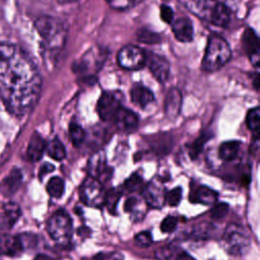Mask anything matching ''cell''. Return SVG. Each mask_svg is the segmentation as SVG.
Here are the masks:
<instances>
[{"mask_svg": "<svg viewBox=\"0 0 260 260\" xmlns=\"http://www.w3.org/2000/svg\"><path fill=\"white\" fill-rule=\"evenodd\" d=\"M116 127L124 132H133L138 126V118L132 111L122 107L113 122Z\"/></svg>", "mask_w": 260, "mask_h": 260, "instance_id": "14", "label": "cell"}, {"mask_svg": "<svg viewBox=\"0 0 260 260\" xmlns=\"http://www.w3.org/2000/svg\"><path fill=\"white\" fill-rule=\"evenodd\" d=\"M35 26L43 40L44 51L49 58H55L62 50L66 39L63 22L55 17L43 15L36 20Z\"/></svg>", "mask_w": 260, "mask_h": 260, "instance_id": "2", "label": "cell"}, {"mask_svg": "<svg viewBox=\"0 0 260 260\" xmlns=\"http://www.w3.org/2000/svg\"><path fill=\"white\" fill-rule=\"evenodd\" d=\"M124 210L128 213H131L132 216L136 218V220H140L143 216V214H141L140 211L144 213L143 209L140 207V202L136 197H130L125 201Z\"/></svg>", "mask_w": 260, "mask_h": 260, "instance_id": "27", "label": "cell"}, {"mask_svg": "<svg viewBox=\"0 0 260 260\" xmlns=\"http://www.w3.org/2000/svg\"><path fill=\"white\" fill-rule=\"evenodd\" d=\"M145 65L158 81L164 82L168 79L170 74V63L166 57L156 53H147Z\"/></svg>", "mask_w": 260, "mask_h": 260, "instance_id": "9", "label": "cell"}, {"mask_svg": "<svg viewBox=\"0 0 260 260\" xmlns=\"http://www.w3.org/2000/svg\"><path fill=\"white\" fill-rule=\"evenodd\" d=\"M155 257L158 260H195L184 250L172 245L159 248L155 252Z\"/></svg>", "mask_w": 260, "mask_h": 260, "instance_id": "19", "label": "cell"}, {"mask_svg": "<svg viewBox=\"0 0 260 260\" xmlns=\"http://www.w3.org/2000/svg\"><path fill=\"white\" fill-rule=\"evenodd\" d=\"M47 153L55 160H62L66 156V150L62 142L58 138L52 139L48 145H46Z\"/></svg>", "mask_w": 260, "mask_h": 260, "instance_id": "25", "label": "cell"}, {"mask_svg": "<svg viewBox=\"0 0 260 260\" xmlns=\"http://www.w3.org/2000/svg\"><path fill=\"white\" fill-rule=\"evenodd\" d=\"M177 219L176 217L174 216H167L160 223V231L162 233H172L176 230V226H177Z\"/></svg>", "mask_w": 260, "mask_h": 260, "instance_id": "36", "label": "cell"}, {"mask_svg": "<svg viewBox=\"0 0 260 260\" xmlns=\"http://www.w3.org/2000/svg\"><path fill=\"white\" fill-rule=\"evenodd\" d=\"M46 150V142L39 133H34L28 141L26 155L30 161H39Z\"/></svg>", "mask_w": 260, "mask_h": 260, "instance_id": "18", "label": "cell"}, {"mask_svg": "<svg viewBox=\"0 0 260 260\" xmlns=\"http://www.w3.org/2000/svg\"><path fill=\"white\" fill-rule=\"evenodd\" d=\"M88 173L91 178L98 181L101 179L108 180L107 178L110 177L108 173L111 174V170L107 167L106 155L103 151H98L91 155L88 160Z\"/></svg>", "mask_w": 260, "mask_h": 260, "instance_id": "10", "label": "cell"}, {"mask_svg": "<svg viewBox=\"0 0 260 260\" xmlns=\"http://www.w3.org/2000/svg\"><path fill=\"white\" fill-rule=\"evenodd\" d=\"M239 150H240L239 141H225L220 144L218 153L222 160L231 161L237 157Z\"/></svg>", "mask_w": 260, "mask_h": 260, "instance_id": "23", "label": "cell"}, {"mask_svg": "<svg viewBox=\"0 0 260 260\" xmlns=\"http://www.w3.org/2000/svg\"><path fill=\"white\" fill-rule=\"evenodd\" d=\"M123 106L119 99L112 92H103L98 102V113L102 120L107 122H113L117 113Z\"/></svg>", "mask_w": 260, "mask_h": 260, "instance_id": "8", "label": "cell"}, {"mask_svg": "<svg viewBox=\"0 0 260 260\" xmlns=\"http://www.w3.org/2000/svg\"><path fill=\"white\" fill-rule=\"evenodd\" d=\"M220 3H222L223 5H225L226 7H229L230 9H232V5L236 4L238 2V0H219Z\"/></svg>", "mask_w": 260, "mask_h": 260, "instance_id": "42", "label": "cell"}, {"mask_svg": "<svg viewBox=\"0 0 260 260\" xmlns=\"http://www.w3.org/2000/svg\"><path fill=\"white\" fill-rule=\"evenodd\" d=\"M243 47L248 54L251 63L258 67L259 63V40L256 32L252 28H247L242 37Z\"/></svg>", "mask_w": 260, "mask_h": 260, "instance_id": "13", "label": "cell"}, {"mask_svg": "<svg viewBox=\"0 0 260 260\" xmlns=\"http://www.w3.org/2000/svg\"><path fill=\"white\" fill-rule=\"evenodd\" d=\"M35 260H55L49 256H46V255H39L35 258Z\"/></svg>", "mask_w": 260, "mask_h": 260, "instance_id": "43", "label": "cell"}, {"mask_svg": "<svg viewBox=\"0 0 260 260\" xmlns=\"http://www.w3.org/2000/svg\"><path fill=\"white\" fill-rule=\"evenodd\" d=\"M47 192L54 198H60L64 193V181L60 177H53L47 184Z\"/></svg>", "mask_w": 260, "mask_h": 260, "instance_id": "26", "label": "cell"}, {"mask_svg": "<svg viewBox=\"0 0 260 260\" xmlns=\"http://www.w3.org/2000/svg\"><path fill=\"white\" fill-rule=\"evenodd\" d=\"M206 139L207 138L205 136H201L199 139H197L193 143V145L190 148V155H191V157L194 158V157H196L200 153V151L202 150V147H203Z\"/></svg>", "mask_w": 260, "mask_h": 260, "instance_id": "39", "label": "cell"}, {"mask_svg": "<svg viewBox=\"0 0 260 260\" xmlns=\"http://www.w3.org/2000/svg\"><path fill=\"white\" fill-rule=\"evenodd\" d=\"M185 3V6L191 9L194 13L204 12L206 10H211L212 6H209L210 0H182Z\"/></svg>", "mask_w": 260, "mask_h": 260, "instance_id": "30", "label": "cell"}, {"mask_svg": "<svg viewBox=\"0 0 260 260\" xmlns=\"http://www.w3.org/2000/svg\"><path fill=\"white\" fill-rule=\"evenodd\" d=\"M24 244L20 236H2L0 237V254L8 257H15L22 253Z\"/></svg>", "mask_w": 260, "mask_h": 260, "instance_id": "12", "label": "cell"}, {"mask_svg": "<svg viewBox=\"0 0 260 260\" xmlns=\"http://www.w3.org/2000/svg\"><path fill=\"white\" fill-rule=\"evenodd\" d=\"M172 30L176 39L183 43L193 40V24L188 17H181L172 22Z\"/></svg>", "mask_w": 260, "mask_h": 260, "instance_id": "16", "label": "cell"}, {"mask_svg": "<svg viewBox=\"0 0 260 260\" xmlns=\"http://www.w3.org/2000/svg\"><path fill=\"white\" fill-rule=\"evenodd\" d=\"M47 231L50 237L59 245H67L72 235V221L68 213L56 211L48 220Z\"/></svg>", "mask_w": 260, "mask_h": 260, "instance_id": "4", "label": "cell"}, {"mask_svg": "<svg viewBox=\"0 0 260 260\" xmlns=\"http://www.w3.org/2000/svg\"><path fill=\"white\" fill-rule=\"evenodd\" d=\"M146 53L137 46L127 45L118 53L119 65L128 70H137L145 65Z\"/></svg>", "mask_w": 260, "mask_h": 260, "instance_id": "6", "label": "cell"}, {"mask_svg": "<svg viewBox=\"0 0 260 260\" xmlns=\"http://www.w3.org/2000/svg\"><path fill=\"white\" fill-rule=\"evenodd\" d=\"M231 56L232 52L228 42L219 36L212 35L207 42L202 68L207 72L217 71L230 61Z\"/></svg>", "mask_w": 260, "mask_h": 260, "instance_id": "3", "label": "cell"}, {"mask_svg": "<svg viewBox=\"0 0 260 260\" xmlns=\"http://www.w3.org/2000/svg\"><path fill=\"white\" fill-rule=\"evenodd\" d=\"M21 215L20 207L14 202H6L0 206V228L11 229Z\"/></svg>", "mask_w": 260, "mask_h": 260, "instance_id": "11", "label": "cell"}, {"mask_svg": "<svg viewBox=\"0 0 260 260\" xmlns=\"http://www.w3.org/2000/svg\"><path fill=\"white\" fill-rule=\"evenodd\" d=\"M90 260H123V256L118 252H108V253H99L93 256Z\"/></svg>", "mask_w": 260, "mask_h": 260, "instance_id": "37", "label": "cell"}, {"mask_svg": "<svg viewBox=\"0 0 260 260\" xmlns=\"http://www.w3.org/2000/svg\"><path fill=\"white\" fill-rule=\"evenodd\" d=\"M69 135H70V139L73 143L74 146L78 147L80 146L84 139H85V132L84 130L77 124L73 123L70 125L69 127Z\"/></svg>", "mask_w": 260, "mask_h": 260, "instance_id": "29", "label": "cell"}, {"mask_svg": "<svg viewBox=\"0 0 260 260\" xmlns=\"http://www.w3.org/2000/svg\"><path fill=\"white\" fill-rule=\"evenodd\" d=\"M108 2L111 7L118 10H124L132 6L135 0H108Z\"/></svg>", "mask_w": 260, "mask_h": 260, "instance_id": "38", "label": "cell"}, {"mask_svg": "<svg viewBox=\"0 0 260 260\" xmlns=\"http://www.w3.org/2000/svg\"><path fill=\"white\" fill-rule=\"evenodd\" d=\"M142 182L143 180L141 175L138 173H134L124 182L123 187L128 192H134L139 189V187L142 185Z\"/></svg>", "mask_w": 260, "mask_h": 260, "instance_id": "32", "label": "cell"}, {"mask_svg": "<svg viewBox=\"0 0 260 260\" xmlns=\"http://www.w3.org/2000/svg\"><path fill=\"white\" fill-rule=\"evenodd\" d=\"M105 191L103 185L96 179L88 177L80 186L81 201L91 207H99L104 203Z\"/></svg>", "mask_w": 260, "mask_h": 260, "instance_id": "7", "label": "cell"}, {"mask_svg": "<svg viewBox=\"0 0 260 260\" xmlns=\"http://www.w3.org/2000/svg\"><path fill=\"white\" fill-rule=\"evenodd\" d=\"M143 197L150 207L160 208L166 201L165 189L157 183L151 182L144 188Z\"/></svg>", "mask_w": 260, "mask_h": 260, "instance_id": "15", "label": "cell"}, {"mask_svg": "<svg viewBox=\"0 0 260 260\" xmlns=\"http://www.w3.org/2000/svg\"><path fill=\"white\" fill-rule=\"evenodd\" d=\"M42 89L41 74L27 53L11 43H0V100L16 116L29 113Z\"/></svg>", "mask_w": 260, "mask_h": 260, "instance_id": "1", "label": "cell"}, {"mask_svg": "<svg viewBox=\"0 0 260 260\" xmlns=\"http://www.w3.org/2000/svg\"><path fill=\"white\" fill-rule=\"evenodd\" d=\"M55 170V167L49 162H45L41 168H40V172H39V178L42 179L44 178L47 174L53 172Z\"/></svg>", "mask_w": 260, "mask_h": 260, "instance_id": "41", "label": "cell"}, {"mask_svg": "<svg viewBox=\"0 0 260 260\" xmlns=\"http://www.w3.org/2000/svg\"><path fill=\"white\" fill-rule=\"evenodd\" d=\"M120 197L121 191L119 189H111L107 193H105L104 203L111 213H114L116 211Z\"/></svg>", "mask_w": 260, "mask_h": 260, "instance_id": "28", "label": "cell"}, {"mask_svg": "<svg viewBox=\"0 0 260 260\" xmlns=\"http://www.w3.org/2000/svg\"><path fill=\"white\" fill-rule=\"evenodd\" d=\"M210 21L217 26H226L231 19V9L218 2L214 4L209 12Z\"/></svg>", "mask_w": 260, "mask_h": 260, "instance_id": "20", "label": "cell"}, {"mask_svg": "<svg viewBox=\"0 0 260 260\" xmlns=\"http://www.w3.org/2000/svg\"><path fill=\"white\" fill-rule=\"evenodd\" d=\"M259 119H260V113H259V109L258 108L251 109L248 112L247 118H246L247 126L256 135L258 134V130H259Z\"/></svg>", "mask_w": 260, "mask_h": 260, "instance_id": "31", "label": "cell"}, {"mask_svg": "<svg viewBox=\"0 0 260 260\" xmlns=\"http://www.w3.org/2000/svg\"><path fill=\"white\" fill-rule=\"evenodd\" d=\"M134 240H135L136 245H138L140 247H147V246H149L152 243L151 234L149 232H146V231L138 233L135 236Z\"/></svg>", "mask_w": 260, "mask_h": 260, "instance_id": "35", "label": "cell"}, {"mask_svg": "<svg viewBox=\"0 0 260 260\" xmlns=\"http://www.w3.org/2000/svg\"><path fill=\"white\" fill-rule=\"evenodd\" d=\"M222 243L224 249L230 254L239 255L244 253L246 248L249 246L250 238L243 226L233 223L225 229L222 237Z\"/></svg>", "mask_w": 260, "mask_h": 260, "instance_id": "5", "label": "cell"}, {"mask_svg": "<svg viewBox=\"0 0 260 260\" xmlns=\"http://www.w3.org/2000/svg\"><path fill=\"white\" fill-rule=\"evenodd\" d=\"M130 94H131L132 102L136 106L141 107V108L146 107L154 100V95H153L152 91L149 88H147L141 84H135L131 88Z\"/></svg>", "mask_w": 260, "mask_h": 260, "instance_id": "21", "label": "cell"}, {"mask_svg": "<svg viewBox=\"0 0 260 260\" xmlns=\"http://www.w3.org/2000/svg\"><path fill=\"white\" fill-rule=\"evenodd\" d=\"M22 181V174L19 170L14 169L12 170L9 175L3 180V189H4V193L7 195H11L14 194Z\"/></svg>", "mask_w": 260, "mask_h": 260, "instance_id": "22", "label": "cell"}, {"mask_svg": "<svg viewBox=\"0 0 260 260\" xmlns=\"http://www.w3.org/2000/svg\"><path fill=\"white\" fill-rule=\"evenodd\" d=\"M182 106V95L180 90L177 88H172L169 90L166 103H165V113L170 119H175L179 114Z\"/></svg>", "mask_w": 260, "mask_h": 260, "instance_id": "17", "label": "cell"}, {"mask_svg": "<svg viewBox=\"0 0 260 260\" xmlns=\"http://www.w3.org/2000/svg\"><path fill=\"white\" fill-rule=\"evenodd\" d=\"M160 18L166 23H172L173 22L174 13H173V10L170 6L165 5V4H162L160 6Z\"/></svg>", "mask_w": 260, "mask_h": 260, "instance_id": "40", "label": "cell"}, {"mask_svg": "<svg viewBox=\"0 0 260 260\" xmlns=\"http://www.w3.org/2000/svg\"><path fill=\"white\" fill-rule=\"evenodd\" d=\"M217 195H218L217 192L212 190L211 188L206 186H201L195 192L194 202L210 205L217 200Z\"/></svg>", "mask_w": 260, "mask_h": 260, "instance_id": "24", "label": "cell"}, {"mask_svg": "<svg viewBox=\"0 0 260 260\" xmlns=\"http://www.w3.org/2000/svg\"><path fill=\"white\" fill-rule=\"evenodd\" d=\"M182 199V188L176 187L166 194V201L171 206H177Z\"/></svg>", "mask_w": 260, "mask_h": 260, "instance_id": "33", "label": "cell"}, {"mask_svg": "<svg viewBox=\"0 0 260 260\" xmlns=\"http://www.w3.org/2000/svg\"><path fill=\"white\" fill-rule=\"evenodd\" d=\"M59 3L61 4H69V3H73V2H76L78 0H57Z\"/></svg>", "mask_w": 260, "mask_h": 260, "instance_id": "44", "label": "cell"}, {"mask_svg": "<svg viewBox=\"0 0 260 260\" xmlns=\"http://www.w3.org/2000/svg\"><path fill=\"white\" fill-rule=\"evenodd\" d=\"M228 212H229V205L224 202H221L212 207L210 211V216L213 219H221L228 214Z\"/></svg>", "mask_w": 260, "mask_h": 260, "instance_id": "34", "label": "cell"}]
</instances>
